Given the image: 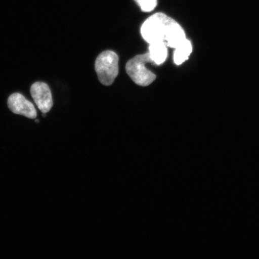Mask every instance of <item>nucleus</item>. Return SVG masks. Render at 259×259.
<instances>
[{
	"label": "nucleus",
	"instance_id": "6e6552de",
	"mask_svg": "<svg viewBox=\"0 0 259 259\" xmlns=\"http://www.w3.org/2000/svg\"><path fill=\"white\" fill-rule=\"evenodd\" d=\"M174 63L177 66H180L189 59L190 55L193 51L192 42L189 39H186L174 48Z\"/></svg>",
	"mask_w": 259,
	"mask_h": 259
},
{
	"label": "nucleus",
	"instance_id": "f257e3e1",
	"mask_svg": "<svg viewBox=\"0 0 259 259\" xmlns=\"http://www.w3.org/2000/svg\"><path fill=\"white\" fill-rule=\"evenodd\" d=\"M175 19L163 13H156L149 17L141 28V34L144 40L150 44L157 41H165V38Z\"/></svg>",
	"mask_w": 259,
	"mask_h": 259
},
{
	"label": "nucleus",
	"instance_id": "1a4fd4ad",
	"mask_svg": "<svg viewBox=\"0 0 259 259\" xmlns=\"http://www.w3.org/2000/svg\"><path fill=\"white\" fill-rule=\"evenodd\" d=\"M144 12L153 11L157 5V0H134Z\"/></svg>",
	"mask_w": 259,
	"mask_h": 259
},
{
	"label": "nucleus",
	"instance_id": "20e7f679",
	"mask_svg": "<svg viewBox=\"0 0 259 259\" xmlns=\"http://www.w3.org/2000/svg\"><path fill=\"white\" fill-rule=\"evenodd\" d=\"M31 95L35 105L42 113H48L53 108V100L51 91L48 84L36 82L30 89Z\"/></svg>",
	"mask_w": 259,
	"mask_h": 259
},
{
	"label": "nucleus",
	"instance_id": "39448f33",
	"mask_svg": "<svg viewBox=\"0 0 259 259\" xmlns=\"http://www.w3.org/2000/svg\"><path fill=\"white\" fill-rule=\"evenodd\" d=\"M8 105L9 109L15 114L23 115L30 119L37 117V111L34 105L20 93H16L10 96Z\"/></svg>",
	"mask_w": 259,
	"mask_h": 259
},
{
	"label": "nucleus",
	"instance_id": "9d476101",
	"mask_svg": "<svg viewBox=\"0 0 259 259\" xmlns=\"http://www.w3.org/2000/svg\"><path fill=\"white\" fill-rule=\"evenodd\" d=\"M35 122H39V121L35 120Z\"/></svg>",
	"mask_w": 259,
	"mask_h": 259
},
{
	"label": "nucleus",
	"instance_id": "423d86ee",
	"mask_svg": "<svg viewBox=\"0 0 259 259\" xmlns=\"http://www.w3.org/2000/svg\"><path fill=\"white\" fill-rule=\"evenodd\" d=\"M167 46L163 41H157L149 44L148 53L152 63L160 66L166 61L168 56Z\"/></svg>",
	"mask_w": 259,
	"mask_h": 259
},
{
	"label": "nucleus",
	"instance_id": "f03ea898",
	"mask_svg": "<svg viewBox=\"0 0 259 259\" xmlns=\"http://www.w3.org/2000/svg\"><path fill=\"white\" fill-rule=\"evenodd\" d=\"M119 57L115 52L105 51L96 58L95 70L100 83L109 86L114 82L119 73Z\"/></svg>",
	"mask_w": 259,
	"mask_h": 259
},
{
	"label": "nucleus",
	"instance_id": "0eeeda50",
	"mask_svg": "<svg viewBox=\"0 0 259 259\" xmlns=\"http://www.w3.org/2000/svg\"><path fill=\"white\" fill-rule=\"evenodd\" d=\"M187 38L186 32L183 28L181 27L180 24H178L177 21L175 22L174 24L171 25V28L168 34L165 38V43L167 45V47L171 48H176L178 45Z\"/></svg>",
	"mask_w": 259,
	"mask_h": 259
},
{
	"label": "nucleus",
	"instance_id": "7ed1b4c3",
	"mask_svg": "<svg viewBox=\"0 0 259 259\" xmlns=\"http://www.w3.org/2000/svg\"><path fill=\"white\" fill-rule=\"evenodd\" d=\"M153 63L149 53H145L132 58L125 66L126 72L137 85H150L156 79V75L146 67V64Z\"/></svg>",
	"mask_w": 259,
	"mask_h": 259
}]
</instances>
